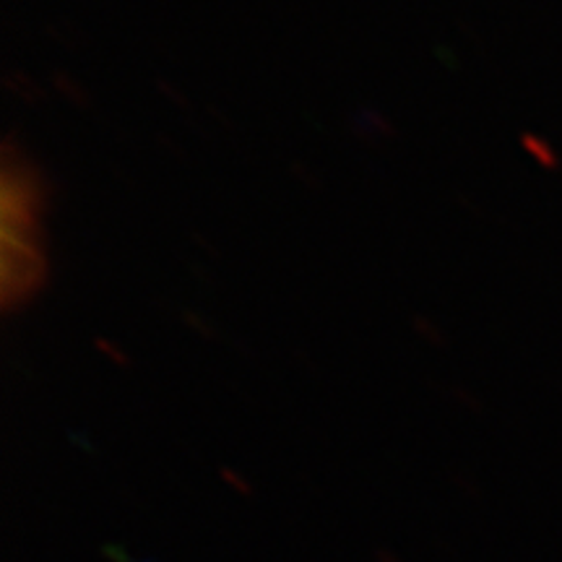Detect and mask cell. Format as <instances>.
Here are the masks:
<instances>
[{
    "label": "cell",
    "mask_w": 562,
    "mask_h": 562,
    "mask_svg": "<svg viewBox=\"0 0 562 562\" xmlns=\"http://www.w3.org/2000/svg\"><path fill=\"white\" fill-rule=\"evenodd\" d=\"M9 89H13L19 97H24V100H30V102H37L42 97V89L37 87V83L24 79V76H19V83H9Z\"/></svg>",
    "instance_id": "cell-6"
},
{
    "label": "cell",
    "mask_w": 562,
    "mask_h": 562,
    "mask_svg": "<svg viewBox=\"0 0 562 562\" xmlns=\"http://www.w3.org/2000/svg\"><path fill=\"white\" fill-rule=\"evenodd\" d=\"M55 89L63 91V94H66L74 104H83V108L89 104V97H87V91H83V83H76L74 79H68V76H55Z\"/></svg>",
    "instance_id": "cell-3"
},
{
    "label": "cell",
    "mask_w": 562,
    "mask_h": 562,
    "mask_svg": "<svg viewBox=\"0 0 562 562\" xmlns=\"http://www.w3.org/2000/svg\"><path fill=\"white\" fill-rule=\"evenodd\" d=\"M414 328H417V334L422 336V339H427L430 344H440V347L446 344L440 328L435 326L430 318H425V315H417V318H414Z\"/></svg>",
    "instance_id": "cell-4"
},
{
    "label": "cell",
    "mask_w": 562,
    "mask_h": 562,
    "mask_svg": "<svg viewBox=\"0 0 562 562\" xmlns=\"http://www.w3.org/2000/svg\"><path fill=\"white\" fill-rule=\"evenodd\" d=\"M47 279L45 250L40 245L3 240V305L11 311L19 302L32 300Z\"/></svg>",
    "instance_id": "cell-1"
},
{
    "label": "cell",
    "mask_w": 562,
    "mask_h": 562,
    "mask_svg": "<svg viewBox=\"0 0 562 562\" xmlns=\"http://www.w3.org/2000/svg\"><path fill=\"white\" fill-rule=\"evenodd\" d=\"M97 349H100L102 355H108V360H112L115 364H121V368H128V364H131L128 355H125L123 349H117L110 339H97Z\"/></svg>",
    "instance_id": "cell-5"
},
{
    "label": "cell",
    "mask_w": 562,
    "mask_h": 562,
    "mask_svg": "<svg viewBox=\"0 0 562 562\" xmlns=\"http://www.w3.org/2000/svg\"><path fill=\"white\" fill-rule=\"evenodd\" d=\"M357 125H364L370 136H375V138L396 136V128H393L391 121H385L381 112H375V110H362L360 115H357Z\"/></svg>",
    "instance_id": "cell-2"
},
{
    "label": "cell",
    "mask_w": 562,
    "mask_h": 562,
    "mask_svg": "<svg viewBox=\"0 0 562 562\" xmlns=\"http://www.w3.org/2000/svg\"><path fill=\"white\" fill-rule=\"evenodd\" d=\"M222 476L232 484V487H237L240 492H245V495H248V492H250V484H248V482H243V476L237 474V472H232V469H224Z\"/></svg>",
    "instance_id": "cell-7"
}]
</instances>
